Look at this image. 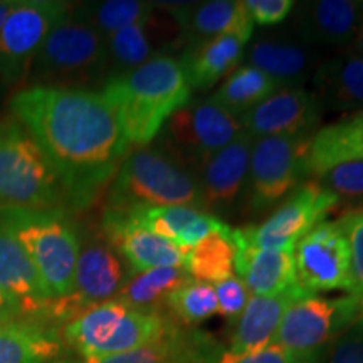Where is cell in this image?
Listing matches in <instances>:
<instances>
[{"mask_svg": "<svg viewBox=\"0 0 363 363\" xmlns=\"http://www.w3.org/2000/svg\"><path fill=\"white\" fill-rule=\"evenodd\" d=\"M9 110L56 169L66 211L88 207L130 150L111 106L93 89L27 86L13 93Z\"/></svg>", "mask_w": 363, "mask_h": 363, "instance_id": "6da1fadb", "label": "cell"}, {"mask_svg": "<svg viewBox=\"0 0 363 363\" xmlns=\"http://www.w3.org/2000/svg\"><path fill=\"white\" fill-rule=\"evenodd\" d=\"M101 94L128 147L147 148L169 118L190 101L192 89L179 59L158 56L128 74L104 81Z\"/></svg>", "mask_w": 363, "mask_h": 363, "instance_id": "7a4b0ae2", "label": "cell"}, {"mask_svg": "<svg viewBox=\"0 0 363 363\" xmlns=\"http://www.w3.org/2000/svg\"><path fill=\"white\" fill-rule=\"evenodd\" d=\"M142 206L202 208L197 177L163 148L135 150L125 157L111 180L106 208L128 212Z\"/></svg>", "mask_w": 363, "mask_h": 363, "instance_id": "3957f363", "label": "cell"}, {"mask_svg": "<svg viewBox=\"0 0 363 363\" xmlns=\"http://www.w3.org/2000/svg\"><path fill=\"white\" fill-rule=\"evenodd\" d=\"M0 224L16 235L33 259L49 299L74 289L79 238L61 211L0 207Z\"/></svg>", "mask_w": 363, "mask_h": 363, "instance_id": "277c9868", "label": "cell"}, {"mask_svg": "<svg viewBox=\"0 0 363 363\" xmlns=\"http://www.w3.org/2000/svg\"><path fill=\"white\" fill-rule=\"evenodd\" d=\"M106 76V39L71 9L40 45L27 78L30 86L88 89Z\"/></svg>", "mask_w": 363, "mask_h": 363, "instance_id": "5b68a950", "label": "cell"}, {"mask_svg": "<svg viewBox=\"0 0 363 363\" xmlns=\"http://www.w3.org/2000/svg\"><path fill=\"white\" fill-rule=\"evenodd\" d=\"M0 207L66 212L56 169L13 116L0 118Z\"/></svg>", "mask_w": 363, "mask_h": 363, "instance_id": "8992f818", "label": "cell"}, {"mask_svg": "<svg viewBox=\"0 0 363 363\" xmlns=\"http://www.w3.org/2000/svg\"><path fill=\"white\" fill-rule=\"evenodd\" d=\"M179 325L169 313L135 310L118 299L94 305L62 326L65 345L83 358H99L135 350Z\"/></svg>", "mask_w": 363, "mask_h": 363, "instance_id": "52a82bcc", "label": "cell"}, {"mask_svg": "<svg viewBox=\"0 0 363 363\" xmlns=\"http://www.w3.org/2000/svg\"><path fill=\"white\" fill-rule=\"evenodd\" d=\"M363 305L348 294L326 299L310 294L293 301L284 311L274 345L296 363H321L326 348L362 315Z\"/></svg>", "mask_w": 363, "mask_h": 363, "instance_id": "ba28073f", "label": "cell"}, {"mask_svg": "<svg viewBox=\"0 0 363 363\" xmlns=\"http://www.w3.org/2000/svg\"><path fill=\"white\" fill-rule=\"evenodd\" d=\"M311 136H266L254 140L242 202L252 216L264 214L308 177Z\"/></svg>", "mask_w": 363, "mask_h": 363, "instance_id": "9c48e42d", "label": "cell"}, {"mask_svg": "<svg viewBox=\"0 0 363 363\" xmlns=\"http://www.w3.org/2000/svg\"><path fill=\"white\" fill-rule=\"evenodd\" d=\"M242 133L239 120L211 99H190L169 118L160 131V148L189 170Z\"/></svg>", "mask_w": 363, "mask_h": 363, "instance_id": "30bf717a", "label": "cell"}, {"mask_svg": "<svg viewBox=\"0 0 363 363\" xmlns=\"http://www.w3.org/2000/svg\"><path fill=\"white\" fill-rule=\"evenodd\" d=\"M71 11L57 0H24L0 27V81L11 88L29 76L45 38Z\"/></svg>", "mask_w": 363, "mask_h": 363, "instance_id": "8fae6325", "label": "cell"}, {"mask_svg": "<svg viewBox=\"0 0 363 363\" xmlns=\"http://www.w3.org/2000/svg\"><path fill=\"white\" fill-rule=\"evenodd\" d=\"M338 203V199L316 182H303L262 224L239 230L252 246L293 252L299 240L326 220Z\"/></svg>", "mask_w": 363, "mask_h": 363, "instance_id": "7c38bea8", "label": "cell"}, {"mask_svg": "<svg viewBox=\"0 0 363 363\" xmlns=\"http://www.w3.org/2000/svg\"><path fill=\"white\" fill-rule=\"evenodd\" d=\"M125 281L123 264L110 244L91 240L79 249L74 289L69 296L49 303L45 321L54 326L57 323L65 326L88 308L115 299Z\"/></svg>", "mask_w": 363, "mask_h": 363, "instance_id": "4fadbf2b", "label": "cell"}, {"mask_svg": "<svg viewBox=\"0 0 363 363\" xmlns=\"http://www.w3.org/2000/svg\"><path fill=\"white\" fill-rule=\"evenodd\" d=\"M298 283L306 293L350 289V251L340 220H323L293 251Z\"/></svg>", "mask_w": 363, "mask_h": 363, "instance_id": "5bb4252c", "label": "cell"}, {"mask_svg": "<svg viewBox=\"0 0 363 363\" xmlns=\"http://www.w3.org/2000/svg\"><path fill=\"white\" fill-rule=\"evenodd\" d=\"M185 45V34L175 17L155 6V11L147 19L125 27L106 39V79L128 74L153 57L172 56L179 49L184 51Z\"/></svg>", "mask_w": 363, "mask_h": 363, "instance_id": "9a60e30c", "label": "cell"}, {"mask_svg": "<svg viewBox=\"0 0 363 363\" xmlns=\"http://www.w3.org/2000/svg\"><path fill=\"white\" fill-rule=\"evenodd\" d=\"M254 140L242 130L238 138L194 170L201 189L202 211L212 216L229 214L242 201Z\"/></svg>", "mask_w": 363, "mask_h": 363, "instance_id": "2e32d148", "label": "cell"}, {"mask_svg": "<svg viewBox=\"0 0 363 363\" xmlns=\"http://www.w3.org/2000/svg\"><path fill=\"white\" fill-rule=\"evenodd\" d=\"M321 108L323 104L313 91L281 88L238 120L254 138L313 136L321 120Z\"/></svg>", "mask_w": 363, "mask_h": 363, "instance_id": "e0dca14e", "label": "cell"}, {"mask_svg": "<svg viewBox=\"0 0 363 363\" xmlns=\"http://www.w3.org/2000/svg\"><path fill=\"white\" fill-rule=\"evenodd\" d=\"M363 21V2L318 0L294 7L293 38L311 48L350 45Z\"/></svg>", "mask_w": 363, "mask_h": 363, "instance_id": "ac0fdd59", "label": "cell"}, {"mask_svg": "<svg viewBox=\"0 0 363 363\" xmlns=\"http://www.w3.org/2000/svg\"><path fill=\"white\" fill-rule=\"evenodd\" d=\"M179 22L189 44L202 43L219 35H239L247 43L252 38L254 22L244 0H207V2L157 4Z\"/></svg>", "mask_w": 363, "mask_h": 363, "instance_id": "d6986e66", "label": "cell"}, {"mask_svg": "<svg viewBox=\"0 0 363 363\" xmlns=\"http://www.w3.org/2000/svg\"><path fill=\"white\" fill-rule=\"evenodd\" d=\"M0 289L27 320L45 321L49 299L38 267L11 230L0 224Z\"/></svg>", "mask_w": 363, "mask_h": 363, "instance_id": "ffe728a7", "label": "cell"}, {"mask_svg": "<svg viewBox=\"0 0 363 363\" xmlns=\"http://www.w3.org/2000/svg\"><path fill=\"white\" fill-rule=\"evenodd\" d=\"M246 66L256 67L269 76L281 88H303L313 78L320 61L315 48L296 38L262 35L246 49Z\"/></svg>", "mask_w": 363, "mask_h": 363, "instance_id": "44dd1931", "label": "cell"}, {"mask_svg": "<svg viewBox=\"0 0 363 363\" xmlns=\"http://www.w3.org/2000/svg\"><path fill=\"white\" fill-rule=\"evenodd\" d=\"M103 233L108 244L125 257L133 272H143L155 267L184 266L185 252L180 247L136 225L118 212L108 208L104 211Z\"/></svg>", "mask_w": 363, "mask_h": 363, "instance_id": "7402d4cb", "label": "cell"}, {"mask_svg": "<svg viewBox=\"0 0 363 363\" xmlns=\"http://www.w3.org/2000/svg\"><path fill=\"white\" fill-rule=\"evenodd\" d=\"M233 239L235 271L252 294L276 296L289 291H305L298 283L293 252L252 246L239 229H233Z\"/></svg>", "mask_w": 363, "mask_h": 363, "instance_id": "603a6c76", "label": "cell"}, {"mask_svg": "<svg viewBox=\"0 0 363 363\" xmlns=\"http://www.w3.org/2000/svg\"><path fill=\"white\" fill-rule=\"evenodd\" d=\"M118 214L125 216L126 219L150 233L170 240L184 252L197 246L208 234L219 233L229 227L217 216L192 206H142L130 208L128 212H118Z\"/></svg>", "mask_w": 363, "mask_h": 363, "instance_id": "cb8c5ba5", "label": "cell"}, {"mask_svg": "<svg viewBox=\"0 0 363 363\" xmlns=\"http://www.w3.org/2000/svg\"><path fill=\"white\" fill-rule=\"evenodd\" d=\"M247 40L239 35H219L185 45L180 56V66L192 91H208L234 72V67L244 59Z\"/></svg>", "mask_w": 363, "mask_h": 363, "instance_id": "d4e9b609", "label": "cell"}, {"mask_svg": "<svg viewBox=\"0 0 363 363\" xmlns=\"http://www.w3.org/2000/svg\"><path fill=\"white\" fill-rule=\"evenodd\" d=\"M310 296L306 291H289L276 296L249 298L246 308L239 318L233 321L229 338V352L254 353L269 347L274 342L284 311L293 301Z\"/></svg>", "mask_w": 363, "mask_h": 363, "instance_id": "484cf974", "label": "cell"}, {"mask_svg": "<svg viewBox=\"0 0 363 363\" xmlns=\"http://www.w3.org/2000/svg\"><path fill=\"white\" fill-rule=\"evenodd\" d=\"M62 352L61 331L48 321L19 318L0 325V363H52Z\"/></svg>", "mask_w": 363, "mask_h": 363, "instance_id": "4316f807", "label": "cell"}, {"mask_svg": "<svg viewBox=\"0 0 363 363\" xmlns=\"http://www.w3.org/2000/svg\"><path fill=\"white\" fill-rule=\"evenodd\" d=\"M363 160V110L316 130L306 157L308 177H320L340 163Z\"/></svg>", "mask_w": 363, "mask_h": 363, "instance_id": "83f0119b", "label": "cell"}, {"mask_svg": "<svg viewBox=\"0 0 363 363\" xmlns=\"http://www.w3.org/2000/svg\"><path fill=\"white\" fill-rule=\"evenodd\" d=\"M321 104L338 111L363 110V57L352 51L326 59L311 78Z\"/></svg>", "mask_w": 363, "mask_h": 363, "instance_id": "f1b7e54d", "label": "cell"}, {"mask_svg": "<svg viewBox=\"0 0 363 363\" xmlns=\"http://www.w3.org/2000/svg\"><path fill=\"white\" fill-rule=\"evenodd\" d=\"M190 279L192 278L184 266L133 272L121 286L115 299L135 310L165 313L170 294Z\"/></svg>", "mask_w": 363, "mask_h": 363, "instance_id": "f546056e", "label": "cell"}, {"mask_svg": "<svg viewBox=\"0 0 363 363\" xmlns=\"http://www.w3.org/2000/svg\"><path fill=\"white\" fill-rule=\"evenodd\" d=\"M234 262L233 229L227 227L219 233L208 234L197 246L185 252L184 267L192 279L217 284L227 278H233L235 271Z\"/></svg>", "mask_w": 363, "mask_h": 363, "instance_id": "4dcf8cb0", "label": "cell"}, {"mask_svg": "<svg viewBox=\"0 0 363 363\" xmlns=\"http://www.w3.org/2000/svg\"><path fill=\"white\" fill-rule=\"evenodd\" d=\"M278 89L279 86L262 71L251 66H242L230 72L220 88L208 99L222 110L239 118Z\"/></svg>", "mask_w": 363, "mask_h": 363, "instance_id": "1f68e13d", "label": "cell"}, {"mask_svg": "<svg viewBox=\"0 0 363 363\" xmlns=\"http://www.w3.org/2000/svg\"><path fill=\"white\" fill-rule=\"evenodd\" d=\"M207 337L192 331H184L175 325L169 333H165L155 342H150L135 350L118 353V355L83 358L81 363H172L177 358L192 350Z\"/></svg>", "mask_w": 363, "mask_h": 363, "instance_id": "d6a6232c", "label": "cell"}, {"mask_svg": "<svg viewBox=\"0 0 363 363\" xmlns=\"http://www.w3.org/2000/svg\"><path fill=\"white\" fill-rule=\"evenodd\" d=\"M81 17L89 22L104 39L111 38L125 27L138 24L155 11V4L140 0H104L76 7Z\"/></svg>", "mask_w": 363, "mask_h": 363, "instance_id": "836d02e7", "label": "cell"}, {"mask_svg": "<svg viewBox=\"0 0 363 363\" xmlns=\"http://www.w3.org/2000/svg\"><path fill=\"white\" fill-rule=\"evenodd\" d=\"M167 313L177 323L192 326L206 321L217 313L214 286L202 281L190 279L170 294Z\"/></svg>", "mask_w": 363, "mask_h": 363, "instance_id": "e575fe53", "label": "cell"}, {"mask_svg": "<svg viewBox=\"0 0 363 363\" xmlns=\"http://www.w3.org/2000/svg\"><path fill=\"white\" fill-rule=\"evenodd\" d=\"M316 179V184L333 194L340 202H363V160L340 163Z\"/></svg>", "mask_w": 363, "mask_h": 363, "instance_id": "d590c367", "label": "cell"}, {"mask_svg": "<svg viewBox=\"0 0 363 363\" xmlns=\"http://www.w3.org/2000/svg\"><path fill=\"white\" fill-rule=\"evenodd\" d=\"M350 251V289L348 294L363 305V211L347 212L338 219Z\"/></svg>", "mask_w": 363, "mask_h": 363, "instance_id": "8d00e7d4", "label": "cell"}, {"mask_svg": "<svg viewBox=\"0 0 363 363\" xmlns=\"http://www.w3.org/2000/svg\"><path fill=\"white\" fill-rule=\"evenodd\" d=\"M321 363H363V316L326 348Z\"/></svg>", "mask_w": 363, "mask_h": 363, "instance_id": "74e56055", "label": "cell"}, {"mask_svg": "<svg viewBox=\"0 0 363 363\" xmlns=\"http://www.w3.org/2000/svg\"><path fill=\"white\" fill-rule=\"evenodd\" d=\"M212 286H214L217 298V313H220L225 320L233 323V321L238 320L240 313L244 311V308H246L249 298H251V294H249L251 291H249L244 281L238 278V276L227 278Z\"/></svg>", "mask_w": 363, "mask_h": 363, "instance_id": "f35d334b", "label": "cell"}, {"mask_svg": "<svg viewBox=\"0 0 363 363\" xmlns=\"http://www.w3.org/2000/svg\"><path fill=\"white\" fill-rule=\"evenodd\" d=\"M254 24L274 26L283 22L296 7L293 0H244Z\"/></svg>", "mask_w": 363, "mask_h": 363, "instance_id": "ab89813d", "label": "cell"}, {"mask_svg": "<svg viewBox=\"0 0 363 363\" xmlns=\"http://www.w3.org/2000/svg\"><path fill=\"white\" fill-rule=\"evenodd\" d=\"M217 363H296V360L278 345L271 343L269 347L254 353L222 352Z\"/></svg>", "mask_w": 363, "mask_h": 363, "instance_id": "60d3db41", "label": "cell"}, {"mask_svg": "<svg viewBox=\"0 0 363 363\" xmlns=\"http://www.w3.org/2000/svg\"><path fill=\"white\" fill-rule=\"evenodd\" d=\"M220 353L216 352V345L208 342V338L203 340L202 343H199L197 347L192 350L177 358L172 363H217Z\"/></svg>", "mask_w": 363, "mask_h": 363, "instance_id": "b9f144b4", "label": "cell"}, {"mask_svg": "<svg viewBox=\"0 0 363 363\" xmlns=\"http://www.w3.org/2000/svg\"><path fill=\"white\" fill-rule=\"evenodd\" d=\"M21 313L17 310V306L9 299L6 293L0 289V325L9 323V321L19 320Z\"/></svg>", "mask_w": 363, "mask_h": 363, "instance_id": "7bdbcfd3", "label": "cell"}, {"mask_svg": "<svg viewBox=\"0 0 363 363\" xmlns=\"http://www.w3.org/2000/svg\"><path fill=\"white\" fill-rule=\"evenodd\" d=\"M348 51L355 52V54H358V56L363 57V21H362L360 27H358L355 38H353L352 44H350V49H348Z\"/></svg>", "mask_w": 363, "mask_h": 363, "instance_id": "ee69618b", "label": "cell"}, {"mask_svg": "<svg viewBox=\"0 0 363 363\" xmlns=\"http://www.w3.org/2000/svg\"><path fill=\"white\" fill-rule=\"evenodd\" d=\"M17 6V0H0V27L4 26V22L9 17V13L13 11V7Z\"/></svg>", "mask_w": 363, "mask_h": 363, "instance_id": "f6af8a7d", "label": "cell"}, {"mask_svg": "<svg viewBox=\"0 0 363 363\" xmlns=\"http://www.w3.org/2000/svg\"><path fill=\"white\" fill-rule=\"evenodd\" d=\"M52 363H81L79 360H69V358H59V360L52 362Z\"/></svg>", "mask_w": 363, "mask_h": 363, "instance_id": "bcb514c9", "label": "cell"}, {"mask_svg": "<svg viewBox=\"0 0 363 363\" xmlns=\"http://www.w3.org/2000/svg\"><path fill=\"white\" fill-rule=\"evenodd\" d=\"M6 89H7V86L4 84L2 81H0V96H2V93H4V91H6Z\"/></svg>", "mask_w": 363, "mask_h": 363, "instance_id": "7dc6e473", "label": "cell"}]
</instances>
